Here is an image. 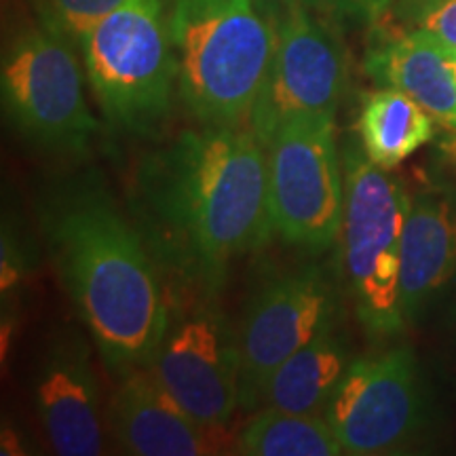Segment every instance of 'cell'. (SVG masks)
<instances>
[{"label":"cell","instance_id":"ba28073f","mask_svg":"<svg viewBox=\"0 0 456 456\" xmlns=\"http://www.w3.org/2000/svg\"><path fill=\"white\" fill-rule=\"evenodd\" d=\"M152 374L197 423L220 429L241 408V351L216 296L169 300L167 328Z\"/></svg>","mask_w":456,"mask_h":456},{"label":"cell","instance_id":"603a6c76","mask_svg":"<svg viewBox=\"0 0 456 456\" xmlns=\"http://www.w3.org/2000/svg\"><path fill=\"white\" fill-rule=\"evenodd\" d=\"M397 3L399 0H330V7L376 26L389 15L391 9H395Z\"/></svg>","mask_w":456,"mask_h":456},{"label":"cell","instance_id":"2e32d148","mask_svg":"<svg viewBox=\"0 0 456 456\" xmlns=\"http://www.w3.org/2000/svg\"><path fill=\"white\" fill-rule=\"evenodd\" d=\"M351 362L349 346L338 328L323 330L271 374L260 406L265 403L296 414H323Z\"/></svg>","mask_w":456,"mask_h":456},{"label":"cell","instance_id":"8fae6325","mask_svg":"<svg viewBox=\"0 0 456 456\" xmlns=\"http://www.w3.org/2000/svg\"><path fill=\"white\" fill-rule=\"evenodd\" d=\"M346 78V53L332 28L309 7H285L277 24L275 55L248 121L249 129L266 148L289 118L336 117Z\"/></svg>","mask_w":456,"mask_h":456},{"label":"cell","instance_id":"9c48e42d","mask_svg":"<svg viewBox=\"0 0 456 456\" xmlns=\"http://www.w3.org/2000/svg\"><path fill=\"white\" fill-rule=\"evenodd\" d=\"M323 416L345 454L402 452L416 440L427 419L414 353L399 346L353 359Z\"/></svg>","mask_w":456,"mask_h":456},{"label":"cell","instance_id":"7a4b0ae2","mask_svg":"<svg viewBox=\"0 0 456 456\" xmlns=\"http://www.w3.org/2000/svg\"><path fill=\"white\" fill-rule=\"evenodd\" d=\"M57 277L108 372L151 366L169 319L161 269L98 171L55 175L37 201Z\"/></svg>","mask_w":456,"mask_h":456},{"label":"cell","instance_id":"ffe728a7","mask_svg":"<svg viewBox=\"0 0 456 456\" xmlns=\"http://www.w3.org/2000/svg\"><path fill=\"white\" fill-rule=\"evenodd\" d=\"M395 13L410 28L429 32L446 47L456 49V0H399Z\"/></svg>","mask_w":456,"mask_h":456},{"label":"cell","instance_id":"5bb4252c","mask_svg":"<svg viewBox=\"0 0 456 456\" xmlns=\"http://www.w3.org/2000/svg\"><path fill=\"white\" fill-rule=\"evenodd\" d=\"M366 72L420 104L442 127H456L452 49L416 28H379L366 55Z\"/></svg>","mask_w":456,"mask_h":456},{"label":"cell","instance_id":"3957f363","mask_svg":"<svg viewBox=\"0 0 456 456\" xmlns=\"http://www.w3.org/2000/svg\"><path fill=\"white\" fill-rule=\"evenodd\" d=\"M169 34L178 94L199 125L249 121L277 47L254 0H175Z\"/></svg>","mask_w":456,"mask_h":456},{"label":"cell","instance_id":"4fadbf2b","mask_svg":"<svg viewBox=\"0 0 456 456\" xmlns=\"http://www.w3.org/2000/svg\"><path fill=\"white\" fill-rule=\"evenodd\" d=\"M108 427L118 450L134 456L214 454L209 427L197 423L159 383L151 368L118 379L108 408Z\"/></svg>","mask_w":456,"mask_h":456},{"label":"cell","instance_id":"9a60e30c","mask_svg":"<svg viewBox=\"0 0 456 456\" xmlns=\"http://www.w3.org/2000/svg\"><path fill=\"white\" fill-rule=\"evenodd\" d=\"M456 277V195L440 184L410 195L402 235V302L406 322Z\"/></svg>","mask_w":456,"mask_h":456},{"label":"cell","instance_id":"d6986e66","mask_svg":"<svg viewBox=\"0 0 456 456\" xmlns=\"http://www.w3.org/2000/svg\"><path fill=\"white\" fill-rule=\"evenodd\" d=\"M125 3L127 0H32L43 26L70 41H78L89 28Z\"/></svg>","mask_w":456,"mask_h":456},{"label":"cell","instance_id":"5b68a950","mask_svg":"<svg viewBox=\"0 0 456 456\" xmlns=\"http://www.w3.org/2000/svg\"><path fill=\"white\" fill-rule=\"evenodd\" d=\"M342 161L346 288L363 330L372 338H391L408 323L402 302V235L410 195L389 169L370 161L362 144L346 146Z\"/></svg>","mask_w":456,"mask_h":456},{"label":"cell","instance_id":"cb8c5ba5","mask_svg":"<svg viewBox=\"0 0 456 456\" xmlns=\"http://www.w3.org/2000/svg\"><path fill=\"white\" fill-rule=\"evenodd\" d=\"M279 4H283L285 7H296V4H300V7H323V4H328L330 7V0H277Z\"/></svg>","mask_w":456,"mask_h":456},{"label":"cell","instance_id":"30bf717a","mask_svg":"<svg viewBox=\"0 0 456 456\" xmlns=\"http://www.w3.org/2000/svg\"><path fill=\"white\" fill-rule=\"evenodd\" d=\"M338 288L322 265L266 279L249 300L241 330V408L256 410L271 374L292 353L338 323Z\"/></svg>","mask_w":456,"mask_h":456},{"label":"cell","instance_id":"d4e9b609","mask_svg":"<svg viewBox=\"0 0 456 456\" xmlns=\"http://www.w3.org/2000/svg\"><path fill=\"white\" fill-rule=\"evenodd\" d=\"M452 61H454V72H456V49H452Z\"/></svg>","mask_w":456,"mask_h":456},{"label":"cell","instance_id":"ac0fdd59","mask_svg":"<svg viewBox=\"0 0 456 456\" xmlns=\"http://www.w3.org/2000/svg\"><path fill=\"white\" fill-rule=\"evenodd\" d=\"M235 452L245 456L345 454L323 414H296L266 406L239 431Z\"/></svg>","mask_w":456,"mask_h":456},{"label":"cell","instance_id":"7c38bea8","mask_svg":"<svg viewBox=\"0 0 456 456\" xmlns=\"http://www.w3.org/2000/svg\"><path fill=\"white\" fill-rule=\"evenodd\" d=\"M38 423L55 454L106 452V427L91 346L81 332L64 328L45 345L32 379Z\"/></svg>","mask_w":456,"mask_h":456},{"label":"cell","instance_id":"7402d4cb","mask_svg":"<svg viewBox=\"0 0 456 456\" xmlns=\"http://www.w3.org/2000/svg\"><path fill=\"white\" fill-rule=\"evenodd\" d=\"M26 271V256L21 254L20 243L13 235V231H9V226H4L3 231V298L7 300L9 294L17 288V283L21 281Z\"/></svg>","mask_w":456,"mask_h":456},{"label":"cell","instance_id":"52a82bcc","mask_svg":"<svg viewBox=\"0 0 456 456\" xmlns=\"http://www.w3.org/2000/svg\"><path fill=\"white\" fill-rule=\"evenodd\" d=\"M266 165L273 232L309 254L332 248L345 214L334 117L285 121L266 144Z\"/></svg>","mask_w":456,"mask_h":456},{"label":"cell","instance_id":"8992f818","mask_svg":"<svg viewBox=\"0 0 456 456\" xmlns=\"http://www.w3.org/2000/svg\"><path fill=\"white\" fill-rule=\"evenodd\" d=\"M3 108L21 140L38 151L78 157L98 134L83 94V77L70 38L47 26L28 28L3 57Z\"/></svg>","mask_w":456,"mask_h":456},{"label":"cell","instance_id":"277c9868","mask_svg":"<svg viewBox=\"0 0 456 456\" xmlns=\"http://www.w3.org/2000/svg\"><path fill=\"white\" fill-rule=\"evenodd\" d=\"M85 70L110 127L155 138L167 125L178 85L161 0H127L78 38Z\"/></svg>","mask_w":456,"mask_h":456},{"label":"cell","instance_id":"e0dca14e","mask_svg":"<svg viewBox=\"0 0 456 456\" xmlns=\"http://www.w3.org/2000/svg\"><path fill=\"white\" fill-rule=\"evenodd\" d=\"M357 131L370 161L391 171L437 138V121L402 91L380 87L362 104Z\"/></svg>","mask_w":456,"mask_h":456},{"label":"cell","instance_id":"6da1fadb","mask_svg":"<svg viewBox=\"0 0 456 456\" xmlns=\"http://www.w3.org/2000/svg\"><path fill=\"white\" fill-rule=\"evenodd\" d=\"M129 216L180 292L218 296L273 232L266 148L241 125L184 129L135 165Z\"/></svg>","mask_w":456,"mask_h":456},{"label":"cell","instance_id":"44dd1931","mask_svg":"<svg viewBox=\"0 0 456 456\" xmlns=\"http://www.w3.org/2000/svg\"><path fill=\"white\" fill-rule=\"evenodd\" d=\"M433 142H436L433 169H436L437 184L456 195V127H442V134Z\"/></svg>","mask_w":456,"mask_h":456}]
</instances>
